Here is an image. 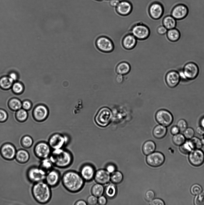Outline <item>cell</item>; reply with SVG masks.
<instances>
[{
    "mask_svg": "<svg viewBox=\"0 0 204 205\" xmlns=\"http://www.w3.org/2000/svg\"><path fill=\"white\" fill-rule=\"evenodd\" d=\"M194 203L195 205H204V193H202L196 195Z\"/></svg>",
    "mask_w": 204,
    "mask_h": 205,
    "instance_id": "cell-39",
    "label": "cell"
},
{
    "mask_svg": "<svg viewBox=\"0 0 204 205\" xmlns=\"http://www.w3.org/2000/svg\"><path fill=\"white\" fill-rule=\"evenodd\" d=\"M47 173L40 167L34 166L28 170L27 176L31 182L35 183L45 180Z\"/></svg>",
    "mask_w": 204,
    "mask_h": 205,
    "instance_id": "cell-6",
    "label": "cell"
},
{
    "mask_svg": "<svg viewBox=\"0 0 204 205\" xmlns=\"http://www.w3.org/2000/svg\"><path fill=\"white\" fill-rule=\"evenodd\" d=\"M68 141V138L67 136L56 133L50 137L48 143L52 150L63 148Z\"/></svg>",
    "mask_w": 204,
    "mask_h": 205,
    "instance_id": "cell-5",
    "label": "cell"
},
{
    "mask_svg": "<svg viewBox=\"0 0 204 205\" xmlns=\"http://www.w3.org/2000/svg\"><path fill=\"white\" fill-rule=\"evenodd\" d=\"M95 45L99 50L104 53L111 52L113 50L114 47L111 40L104 36H99L96 39Z\"/></svg>",
    "mask_w": 204,
    "mask_h": 205,
    "instance_id": "cell-8",
    "label": "cell"
},
{
    "mask_svg": "<svg viewBox=\"0 0 204 205\" xmlns=\"http://www.w3.org/2000/svg\"><path fill=\"white\" fill-rule=\"evenodd\" d=\"M95 172V168L92 165L86 164L81 167L79 173L85 182H89L94 179Z\"/></svg>",
    "mask_w": 204,
    "mask_h": 205,
    "instance_id": "cell-16",
    "label": "cell"
},
{
    "mask_svg": "<svg viewBox=\"0 0 204 205\" xmlns=\"http://www.w3.org/2000/svg\"><path fill=\"white\" fill-rule=\"evenodd\" d=\"M107 202L106 197L103 196L101 195L98 198V203L100 205H105Z\"/></svg>",
    "mask_w": 204,
    "mask_h": 205,
    "instance_id": "cell-49",
    "label": "cell"
},
{
    "mask_svg": "<svg viewBox=\"0 0 204 205\" xmlns=\"http://www.w3.org/2000/svg\"><path fill=\"white\" fill-rule=\"evenodd\" d=\"M149 204L150 205H164L165 203L162 200L159 198H155L153 199L149 202Z\"/></svg>",
    "mask_w": 204,
    "mask_h": 205,
    "instance_id": "cell-47",
    "label": "cell"
},
{
    "mask_svg": "<svg viewBox=\"0 0 204 205\" xmlns=\"http://www.w3.org/2000/svg\"><path fill=\"white\" fill-rule=\"evenodd\" d=\"M183 135L185 138L190 139L194 137V131L193 129L191 127L188 128L183 131Z\"/></svg>",
    "mask_w": 204,
    "mask_h": 205,
    "instance_id": "cell-41",
    "label": "cell"
},
{
    "mask_svg": "<svg viewBox=\"0 0 204 205\" xmlns=\"http://www.w3.org/2000/svg\"><path fill=\"white\" fill-rule=\"evenodd\" d=\"M9 77L13 81L15 80L17 78V76L14 73H11L10 74Z\"/></svg>",
    "mask_w": 204,
    "mask_h": 205,
    "instance_id": "cell-59",
    "label": "cell"
},
{
    "mask_svg": "<svg viewBox=\"0 0 204 205\" xmlns=\"http://www.w3.org/2000/svg\"><path fill=\"white\" fill-rule=\"evenodd\" d=\"M52 149L48 143L41 142L38 143L34 146V152L37 158L42 160L49 157Z\"/></svg>",
    "mask_w": 204,
    "mask_h": 205,
    "instance_id": "cell-7",
    "label": "cell"
},
{
    "mask_svg": "<svg viewBox=\"0 0 204 205\" xmlns=\"http://www.w3.org/2000/svg\"><path fill=\"white\" fill-rule=\"evenodd\" d=\"M193 149H200L202 147L201 140L197 137H193L188 140Z\"/></svg>",
    "mask_w": 204,
    "mask_h": 205,
    "instance_id": "cell-33",
    "label": "cell"
},
{
    "mask_svg": "<svg viewBox=\"0 0 204 205\" xmlns=\"http://www.w3.org/2000/svg\"><path fill=\"white\" fill-rule=\"evenodd\" d=\"M155 196L154 192L152 190H149L145 194V198L147 201L150 202L154 199Z\"/></svg>",
    "mask_w": 204,
    "mask_h": 205,
    "instance_id": "cell-46",
    "label": "cell"
},
{
    "mask_svg": "<svg viewBox=\"0 0 204 205\" xmlns=\"http://www.w3.org/2000/svg\"><path fill=\"white\" fill-rule=\"evenodd\" d=\"M22 106L25 109L28 110L30 108L31 104L29 101H25L23 103Z\"/></svg>",
    "mask_w": 204,
    "mask_h": 205,
    "instance_id": "cell-57",
    "label": "cell"
},
{
    "mask_svg": "<svg viewBox=\"0 0 204 205\" xmlns=\"http://www.w3.org/2000/svg\"><path fill=\"white\" fill-rule=\"evenodd\" d=\"M51 188L43 181L35 183L32 189V194L35 200L42 204L48 202L52 196Z\"/></svg>",
    "mask_w": 204,
    "mask_h": 205,
    "instance_id": "cell-3",
    "label": "cell"
},
{
    "mask_svg": "<svg viewBox=\"0 0 204 205\" xmlns=\"http://www.w3.org/2000/svg\"><path fill=\"white\" fill-rule=\"evenodd\" d=\"M17 118L19 120L23 121L26 118L27 114L25 110L23 109H20L17 112Z\"/></svg>",
    "mask_w": 204,
    "mask_h": 205,
    "instance_id": "cell-45",
    "label": "cell"
},
{
    "mask_svg": "<svg viewBox=\"0 0 204 205\" xmlns=\"http://www.w3.org/2000/svg\"><path fill=\"white\" fill-rule=\"evenodd\" d=\"M180 146V150L184 154L189 153L193 150L188 140L185 141Z\"/></svg>",
    "mask_w": 204,
    "mask_h": 205,
    "instance_id": "cell-38",
    "label": "cell"
},
{
    "mask_svg": "<svg viewBox=\"0 0 204 205\" xmlns=\"http://www.w3.org/2000/svg\"><path fill=\"white\" fill-rule=\"evenodd\" d=\"M200 124L201 126L204 128V116L203 117L200 119Z\"/></svg>",
    "mask_w": 204,
    "mask_h": 205,
    "instance_id": "cell-60",
    "label": "cell"
},
{
    "mask_svg": "<svg viewBox=\"0 0 204 205\" xmlns=\"http://www.w3.org/2000/svg\"><path fill=\"white\" fill-rule=\"evenodd\" d=\"M92 194L98 197L102 195L104 192V188L103 185L96 183L91 188Z\"/></svg>",
    "mask_w": 204,
    "mask_h": 205,
    "instance_id": "cell-31",
    "label": "cell"
},
{
    "mask_svg": "<svg viewBox=\"0 0 204 205\" xmlns=\"http://www.w3.org/2000/svg\"><path fill=\"white\" fill-rule=\"evenodd\" d=\"M137 39L132 34L126 35L122 40V44L126 49L130 50L133 48L136 45Z\"/></svg>",
    "mask_w": 204,
    "mask_h": 205,
    "instance_id": "cell-23",
    "label": "cell"
},
{
    "mask_svg": "<svg viewBox=\"0 0 204 205\" xmlns=\"http://www.w3.org/2000/svg\"><path fill=\"white\" fill-rule=\"evenodd\" d=\"M7 117L6 112L3 110H0V121H4L5 120Z\"/></svg>",
    "mask_w": 204,
    "mask_h": 205,
    "instance_id": "cell-54",
    "label": "cell"
},
{
    "mask_svg": "<svg viewBox=\"0 0 204 205\" xmlns=\"http://www.w3.org/2000/svg\"><path fill=\"white\" fill-rule=\"evenodd\" d=\"M124 75L118 74L115 77V80L116 82L118 83H122L124 80Z\"/></svg>",
    "mask_w": 204,
    "mask_h": 205,
    "instance_id": "cell-52",
    "label": "cell"
},
{
    "mask_svg": "<svg viewBox=\"0 0 204 205\" xmlns=\"http://www.w3.org/2000/svg\"><path fill=\"white\" fill-rule=\"evenodd\" d=\"M13 81L9 77H4L0 80V85L4 88H8L11 86Z\"/></svg>",
    "mask_w": 204,
    "mask_h": 205,
    "instance_id": "cell-36",
    "label": "cell"
},
{
    "mask_svg": "<svg viewBox=\"0 0 204 205\" xmlns=\"http://www.w3.org/2000/svg\"><path fill=\"white\" fill-rule=\"evenodd\" d=\"M183 71L187 80H192L195 79L199 73L197 65L193 62H188L184 66Z\"/></svg>",
    "mask_w": 204,
    "mask_h": 205,
    "instance_id": "cell-11",
    "label": "cell"
},
{
    "mask_svg": "<svg viewBox=\"0 0 204 205\" xmlns=\"http://www.w3.org/2000/svg\"><path fill=\"white\" fill-rule=\"evenodd\" d=\"M155 119L159 124L165 127L171 125L173 119L171 113L165 109H161L158 111L155 115Z\"/></svg>",
    "mask_w": 204,
    "mask_h": 205,
    "instance_id": "cell-9",
    "label": "cell"
},
{
    "mask_svg": "<svg viewBox=\"0 0 204 205\" xmlns=\"http://www.w3.org/2000/svg\"><path fill=\"white\" fill-rule=\"evenodd\" d=\"M147 163L153 167H157L162 165L165 161L164 155L161 152H153L148 155L146 159Z\"/></svg>",
    "mask_w": 204,
    "mask_h": 205,
    "instance_id": "cell-12",
    "label": "cell"
},
{
    "mask_svg": "<svg viewBox=\"0 0 204 205\" xmlns=\"http://www.w3.org/2000/svg\"><path fill=\"white\" fill-rule=\"evenodd\" d=\"M156 148L155 143L151 140H148L144 143L142 146L143 153L148 155L154 152Z\"/></svg>",
    "mask_w": 204,
    "mask_h": 205,
    "instance_id": "cell-27",
    "label": "cell"
},
{
    "mask_svg": "<svg viewBox=\"0 0 204 205\" xmlns=\"http://www.w3.org/2000/svg\"><path fill=\"white\" fill-rule=\"evenodd\" d=\"M188 13V8L186 5L183 4H178L173 8L171 15L176 20H179L185 18Z\"/></svg>",
    "mask_w": 204,
    "mask_h": 205,
    "instance_id": "cell-14",
    "label": "cell"
},
{
    "mask_svg": "<svg viewBox=\"0 0 204 205\" xmlns=\"http://www.w3.org/2000/svg\"><path fill=\"white\" fill-rule=\"evenodd\" d=\"M98 197L92 194L88 197L86 200L87 204L89 205H95L98 203Z\"/></svg>",
    "mask_w": 204,
    "mask_h": 205,
    "instance_id": "cell-44",
    "label": "cell"
},
{
    "mask_svg": "<svg viewBox=\"0 0 204 205\" xmlns=\"http://www.w3.org/2000/svg\"><path fill=\"white\" fill-rule=\"evenodd\" d=\"M150 30L146 25L141 23L136 24L131 29L130 33L137 39L143 40L147 38L150 34Z\"/></svg>",
    "mask_w": 204,
    "mask_h": 205,
    "instance_id": "cell-10",
    "label": "cell"
},
{
    "mask_svg": "<svg viewBox=\"0 0 204 205\" xmlns=\"http://www.w3.org/2000/svg\"><path fill=\"white\" fill-rule=\"evenodd\" d=\"M53 166L52 164L48 158L42 159L39 167L47 173L52 169Z\"/></svg>",
    "mask_w": 204,
    "mask_h": 205,
    "instance_id": "cell-34",
    "label": "cell"
},
{
    "mask_svg": "<svg viewBox=\"0 0 204 205\" xmlns=\"http://www.w3.org/2000/svg\"><path fill=\"white\" fill-rule=\"evenodd\" d=\"M196 133L199 135H203L204 134V128L201 126L197 127L196 129Z\"/></svg>",
    "mask_w": 204,
    "mask_h": 205,
    "instance_id": "cell-55",
    "label": "cell"
},
{
    "mask_svg": "<svg viewBox=\"0 0 204 205\" xmlns=\"http://www.w3.org/2000/svg\"><path fill=\"white\" fill-rule=\"evenodd\" d=\"M16 152L14 146L9 143L4 144L0 149L1 155L4 159L7 160H13L15 157Z\"/></svg>",
    "mask_w": 204,
    "mask_h": 205,
    "instance_id": "cell-15",
    "label": "cell"
},
{
    "mask_svg": "<svg viewBox=\"0 0 204 205\" xmlns=\"http://www.w3.org/2000/svg\"><path fill=\"white\" fill-rule=\"evenodd\" d=\"M181 78L177 71L171 70L168 72L165 76V80L167 85L170 88H173L179 84Z\"/></svg>",
    "mask_w": 204,
    "mask_h": 205,
    "instance_id": "cell-19",
    "label": "cell"
},
{
    "mask_svg": "<svg viewBox=\"0 0 204 205\" xmlns=\"http://www.w3.org/2000/svg\"><path fill=\"white\" fill-rule=\"evenodd\" d=\"M167 131L166 127L159 124L157 125L154 128L153 131V134L155 138L160 139L165 136Z\"/></svg>",
    "mask_w": 204,
    "mask_h": 205,
    "instance_id": "cell-25",
    "label": "cell"
},
{
    "mask_svg": "<svg viewBox=\"0 0 204 205\" xmlns=\"http://www.w3.org/2000/svg\"><path fill=\"white\" fill-rule=\"evenodd\" d=\"M48 114L47 108L45 106L40 105L37 106L34 111L36 118L39 121H43L47 118Z\"/></svg>",
    "mask_w": 204,
    "mask_h": 205,
    "instance_id": "cell-22",
    "label": "cell"
},
{
    "mask_svg": "<svg viewBox=\"0 0 204 205\" xmlns=\"http://www.w3.org/2000/svg\"><path fill=\"white\" fill-rule=\"evenodd\" d=\"M185 139L183 134L179 133L173 135L172 140L176 145L181 146L185 142Z\"/></svg>",
    "mask_w": 204,
    "mask_h": 205,
    "instance_id": "cell-35",
    "label": "cell"
},
{
    "mask_svg": "<svg viewBox=\"0 0 204 205\" xmlns=\"http://www.w3.org/2000/svg\"><path fill=\"white\" fill-rule=\"evenodd\" d=\"M117 188L114 184L109 183L104 188V193L106 196L109 198H114L116 195Z\"/></svg>",
    "mask_w": 204,
    "mask_h": 205,
    "instance_id": "cell-28",
    "label": "cell"
},
{
    "mask_svg": "<svg viewBox=\"0 0 204 205\" xmlns=\"http://www.w3.org/2000/svg\"><path fill=\"white\" fill-rule=\"evenodd\" d=\"M188 159L193 166H200L204 162V152L200 149L193 150L189 153Z\"/></svg>",
    "mask_w": 204,
    "mask_h": 205,
    "instance_id": "cell-13",
    "label": "cell"
},
{
    "mask_svg": "<svg viewBox=\"0 0 204 205\" xmlns=\"http://www.w3.org/2000/svg\"><path fill=\"white\" fill-rule=\"evenodd\" d=\"M164 12V6L160 2H153L149 7V14L151 17L155 20L160 18L163 16Z\"/></svg>",
    "mask_w": 204,
    "mask_h": 205,
    "instance_id": "cell-17",
    "label": "cell"
},
{
    "mask_svg": "<svg viewBox=\"0 0 204 205\" xmlns=\"http://www.w3.org/2000/svg\"><path fill=\"white\" fill-rule=\"evenodd\" d=\"M112 117V113L111 110L107 107H104L98 111L95 117V120L99 126L105 127L109 124Z\"/></svg>",
    "mask_w": 204,
    "mask_h": 205,
    "instance_id": "cell-4",
    "label": "cell"
},
{
    "mask_svg": "<svg viewBox=\"0 0 204 205\" xmlns=\"http://www.w3.org/2000/svg\"><path fill=\"white\" fill-rule=\"evenodd\" d=\"M94 179L96 183L106 184L110 180V173L106 169H99L96 171Z\"/></svg>",
    "mask_w": 204,
    "mask_h": 205,
    "instance_id": "cell-20",
    "label": "cell"
},
{
    "mask_svg": "<svg viewBox=\"0 0 204 205\" xmlns=\"http://www.w3.org/2000/svg\"><path fill=\"white\" fill-rule=\"evenodd\" d=\"M170 131L171 133L173 135L179 133L180 131L177 125L173 126L170 129Z\"/></svg>",
    "mask_w": 204,
    "mask_h": 205,
    "instance_id": "cell-53",
    "label": "cell"
},
{
    "mask_svg": "<svg viewBox=\"0 0 204 205\" xmlns=\"http://www.w3.org/2000/svg\"><path fill=\"white\" fill-rule=\"evenodd\" d=\"M123 176L122 173L119 171H115L110 176V180L114 184L120 183L123 180Z\"/></svg>",
    "mask_w": 204,
    "mask_h": 205,
    "instance_id": "cell-32",
    "label": "cell"
},
{
    "mask_svg": "<svg viewBox=\"0 0 204 205\" xmlns=\"http://www.w3.org/2000/svg\"><path fill=\"white\" fill-rule=\"evenodd\" d=\"M13 89L14 92L19 93L22 91L23 87L20 83H16L13 84Z\"/></svg>",
    "mask_w": 204,
    "mask_h": 205,
    "instance_id": "cell-48",
    "label": "cell"
},
{
    "mask_svg": "<svg viewBox=\"0 0 204 205\" xmlns=\"http://www.w3.org/2000/svg\"><path fill=\"white\" fill-rule=\"evenodd\" d=\"M61 181L64 188L72 193L80 191L84 187L85 182L79 173L73 170L65 172L63 175Z\"/></svg>",
    "mask_w": 204,
    "mask_h": 205,
    "instance_id": "cell-1",
    "label": "cell"
},
{
    "mask_svg": "<svg viewBox=\"0 0 204 205\" xmlns=\"http://www.w3.org/2000/svg\"><path fill=\"white\" fill-rule=\"evenodd\" d=\"M15 158L16 161L21 164H24L27 162L30 158L28 152L24 149H20L16 152Z\"/></svg>",
    "mask_w": 204,
    "mask_h": 205,
    "instance_id": "cell-24",
    "label": "cell"
},
{
    "mask_svg": "<svg viewBox=\"0 0 204 205\" xmlns=\"http://www.w3.org/2000/svg\"><path fill=\"white\" fill-rule=\"evenodd\" d=\"M133 7L130 2L127 1H120L116 7V11L118 14L121 16H127L132 12Z\"/></svg>",
    "mask_w": 204,
    "mask_h": 205,
    "instance_id": "cell-21",
    "label": "cell"
},
{
    "mask_svg": "<svg viewBox=\"0 0 204 205\" xmlns=\"http://www.w3.org/2000/svg\"><path fill=\"white\" fill-rule=\"evenodd\" d=\"M60 179L59 172L56 170L52 169L47 173L45 180L51 187H54L58 185Z\"/></svg>",
    "mask_w": 204,
    "mask_h": 205,
    "instance_id": "cell-18",
    "label": "cell"
},
{
    "mask_svg": "<svg viewBox=\"0 0 204 205\" xmlns=\"http://www.w3.org/2000/svg\"><path fill=\"white\" fill-rule=\"evenodd\" d=\"M95 0L98 1H102V0Z\"/></svg>",
    "mask_w": 204,
    "mask_h": 205,
    "instance_id": "cell-62",
    "label": "cell"
},
{
    "mask_svg": "<svg viewBox=\"0 0 204 205\" xmlns=\"http://www.w3.org/2000/svg\"><path fill=\"white\" fill-rule=\"evenodd\" d=\"M130 69V64L127 62H123L118 65L116 68V71L118 74L124 75L128 74Z\"/></svg>",
    "mask_w": 204,
    "mask_h": 205,
    "instance_id": "cell-30",
    "label": "cell"
},
{
    "mask_svg": "<svg viewBox=\"0 0 204 205\" xmlns=\"http://www.w3.org/2000/svg\"><path fill=\"white\" fill-rule=\"evenodd\" d=\"M202 187L199 184H194L192 185L190 189L191 193L194 195H197L202 191Z\"/></svg>",
    "mask_w": 204,
    "mask_h": 205,
    "instance_id": "cell-40",
    "label": "cell"
},
{
    "mask_svg": "<svg viewBox=\"0 0 204 205\" xmlns=\"http://www.w3.org/2000/svg\"><path fill=\"white\" fill-rule=\"evenodd\" d=\"M176 125L180 131L183 132L187 128L188 124L185 120L181 119L178 121Z\"/></svg>",
    "mask_w": 204,
    "mask_h": 205,
    "instance_id": "cell-42",
    "label": "cell"
},
{
    "mask_svg": "<svg viewBox=\"0 0 204 205\" xmlns=\"http://www.w3.org/2000/svg\"><path fill=\"white\" fill-rule=\"evenodd\" d=\"M166 35L169 40L174 42L178 41L181 36L179 31L176 28L168 30Z\"/></svg>",
    "mask_w": 204,
    "mask_h": 205,
    "instance_id": "cell-29",
    "label": "cell"
},
{
    "mask_svg": "<svg viewBox=\"0 0 204 205\" xmlns=\"http://www.w3.org/2000/svg\"><path fill=\"white\" fill-rule=\"evenodd\" d=\"M49 158L53 166L60 168L68 167L73 161L71 153L63 148L52 150Z\"/></svg>",
    "mask_w": 204,
    "mask_h": 205,
    "instance_id": "cell-2",
    "label": "cell"
},
{
    "mask_svg": "<svg viewBox=\"0 0 204 205\" xmlns=\"http://www.w3.org/2000/svg\"><path fill=\"white\" fill-rule=\"evenodd\" d=\"M74 204L75 205H87L86 202L83 200H79L76 201Z\"/></svg>",
    "mask_w": 204,
    "mask_h": 205,
    "instance_id": "cell-58",
    "label": "cell"
},
{
    "mask_svg": "<svg viewBox=\"0 0 204 205\" xmlns=\"http://www.w3.org/2000/svg\"><path fill=\"white\" fill-rule=\"evenodd\" d=\"M203 135V137H204V134Z\"/></svg>",
    "mask_w": 204,
    "mask_h": 205,
    "instance_id": "cell-63",
    "label": "cell"
},
{
    "mask_svg": "<svg viewBox=\"0 0 204 205\" xmlns=\"http://www.w3.org/2000/svg\"><path fill=\"white\" fill-rule=\"evenodd\" d=\"M168 30L163 25L159 26L157 29V32L161 35L166 34Z\"/></svg>",
    "mask_w": 204,
    "mask_h": 205,
    "instance_id": "cell-50",
    "label": "cell"
},
{
    "mask_svg": "<svg viewBox=\"0 0 204 205\" xmlns=\"http://www.w3.org/2000/svg\"><path fill=\"white\" fill-rule=\"evenodd\" d=\"M33 143L32 139L28 136H25L22 138L21 141L22 146L25 148H30L32 145Z\"/></svg>",
    "mask_w": 204,
    "mask_h": 205,
    "instance_id": "cell-37",
    "label": "cell"
},
{
    "mask_svg": "<svg viewBox=\"0 0 204 205\" xmlns=\"http://www.w3.org/2000/svg\"><path fill=\"white\" fill-rule=\"evenodd\" d=\"M201 140L202 144L204 145V138L202 139Z\"/></svg>",
    "mask_w": 204,
    "mask_h": 205,
    "instance_id": "cell-61",
    "label": "cell"
},
{
    "mask_svg": "<svg viewBox=\"0 0 204 205\" xmlns=\"http://www.w3.org/2000/svg\"><path fill=\"white\" fill-rule=\"evenodd\" d=\"M163 25L168 29L175 28L176 20L171 15L165 16L162 20Z\"/></svg>",
    "mask_w": 204,
    "mask_h": 205,
    "instance_id": "cell-26",
    "label": "cell"
},
{
    "mask_svg": "<svg viewBox=\"0 0 204 205\" xmlns=\"http://www.w3.org/2000/svg\"><path fill=\"white\" fill-rule=\"evenodd\" d=\"M106 170L110 173H112L115 171L116 167L112 164H109L106 166Z\"/></svg>",
    "mask_w": 204,
    "mask_h": 205,
    "instance_id": "cell-51",
    "label": "cell"
},
{
    "mask_svg": "<svg viewBox=\"0 0 204 205\" xmlns=\"http://www.w3.org/2000/svg\"><path fill=\"white\" fill-rule=\"evenodd\" d=\"M119 0H110L109 2L110 5L112 7H115L118 6L119 3Z\"/></svg>",
    "mask_w": 204,
    "mask_h": 205,
    "instance_id": "cell-56",
    "label": "cell"
},
{
    "mask_svg": "<svg viewBox=\"0 0 204 205\" xmlns=\"http://www.w3.org/2000/svg\"><path fill=\"white\" fill-rule=\"evenodd\" d=\"M10 105L12 109L16 110L21 108L22 104L21 102L18 100L13 99L10 101Z\"/></svg>",
    "mask_w": 204,
    "mask_h": 205,
    "instance_id": "cell-43",
    "label": "cell"
}]
</instances>
